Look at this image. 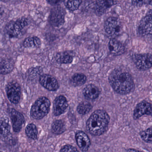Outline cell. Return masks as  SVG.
Listing matches in <instances>:
<instances>
[{"mask_svg": "<svg viewBox=\"0 0 152 152\" xmlns=\"http://www.w3.org/2000/svg\"><path fill=\"white\" fill-rule=\"evenodd\" d=\"M104 29L107 35L112 38L118 36L122 32L121 22L118 18L115 17H110L106 20Z\"/></svg>", "mask_w": 152, "mask_h": 152, "instance_id": "obj_4", "label": "cell"}, {"mask_svg": "<svg viewBox=\"0 0 152 152\" xmlns=\"http://www.w3.org/2000/svg\"><path fill=\"white\" fill-rule=\"evenodd\" d=\"M68 106L66 98L63 95H60L55 99L53 104V115L59 116L65 112Z\"/></svg>", "mask_w": 152, "mask_h": 152, "instance_id": "obj_13", "label": "cell"}, {"mask_svg": "<svg viewBox=\"0 0 152 152\" xmlns=\"http://www.w3.org/2000/svg\"><path fill=\"white\" fill-rule=\"evenodd\" d=\"M116 1H96L95 10L97 13L102 14L106 9L116 4Z\"/></svg>", "mask_w": 152, "mask_h": 152, "instance_id": "obj_17", "label": "cell"}, {"mask_svg": "<svg viewBox=\"0 0 152 152\" xmlns=\"http://www.w3.org/2000/svg\"><path fill=\"white\" fill-rule=\"evenodd\" d=\"M66 11L63 7L57 6L52 10L50 16V21L53 26H59L64 23Z\"/></svg>", "mask_w": 152, "mask_h": 152, "instance_id": "obj_7", "label": "cell"}, {"mask_svg": "<svg viewBox=\"0 0 152 152\" xmlns=\"http://www.w3.org/2000/svg\"><path fill=\"white\" fill-rule=\"evenodd\" d=\"M66 130L65 123L62 120H57L52 125V131L55 134H61Z\"/></svg>", "mask_w": 152, "mask_h": 152, "instance_id": "obj_19", "label": "cell"}, {"mask_svg": "<svg viewBox=\"0 0 152 152\" xmlns=\"http://www.w3.org/2000/svg\"><path fill=\"white\" fill-rule=\"evenodd\" d=\"M82 2V1H65L64 2L69 10L75 11L79 8Z\"/></svg>", "mask_w": 152, "mask_h": 152, "instance_id": "obj_27", "label": "cell"}, {"mask_svg": "<svg viewBox=\"0 0 152 152\" xmlns=\"http://www.w3.org/2000/svg\"><path fill=\"white\" fill-rule=\"evenodd\" d=\"M135 63L138 69L145 70L152 67V54H145L135 56Z\"/></svg>", "mask_w": 152, "mask_h": 152, "instance_id": "obj_9", "label": "cell"}, {"mask_svg": "<svg viewBox=\"0 0 152 152\" xmlns=\"http://www.w3.org/2000/svg\"><path fill=\"white\" fill-rule=\"evenodd\" d=\"M10 116L12 122L13 130L17 133L19 132L25 122L24 116L20 112L13 109L11 110Z\"/></svg>", "mask_w": 152, "mask_h": 152, "instance_id": "obj_12", "label": "cell"}, {"mask_svg": "<svg viewBox=\"0 0 152 152\" xmlns=\"http://www.w3.org/2000/svg\"><path fill=\"white\" fill-rule=\"evenodd\" d=\"M6 90L7 97L10 101L14 104L18 103L21 95L19 85L16 82H10L6 86Z\"/></svg>", "mask_w": 152, "mask_h": 152, "instance_id": "obj_6", "label": "cell"}, {"mask_svg": "<svg viewBox=\"0 0 152 152\" xmlns=\"http://www.w3.org/2000/svg\"><path fill=\"white\" fill-rule=\"evenodd\" d=\"M76 140L77 144L83 152L88 151L91 142L90 139L84 132L79 131L76 134Z\"/></svg>", "mask_w": 152, "mask_h": 152, "instance_id": "obj_14", "label": "cell"}, {"mask_svg": "<svg viewBox=\"0 0 152 152\" xmlns=\"http://www.w3.org/2000/svg\"><path fill=\"white\" fill-rule=\"evenodd\" d=\"M84 96L89 100H94L99 96V89L94 84H89L85 87L83 91Z\"/></svg>", "mask_w": 152, "mask_h": 152, "instance_id": "obj_16", "label": "cell"}, {"mask_svg": "<svg viewBox=\"0 0 152 152\" xmlns=\"http://www.w3.org/2000/svg\"><path fill=\"white\" fill-rule=\"evenodd\" d=\"M42 71L40 68H32L29 69L27 72V76L30 79L34 78L40 75Z\"/></svg>", "mask_w": 152, "mask_h": 152, "instance_id": "obj_28", "label": "cell"}, {"mask_svg": "<svg viewBox=\"0 0 152 152\" xmlns=\"http://www.w3.org/2000/svg\"><path fill=\"white\" fill-rule=\"evenodd\" d=\"M126 152H142L140 151H137V150H135L133 149H129L127 150Z\"/></svg>", "mask_w": 152, "mask_h": 152, "instance_id": "obj_31", "label": "cell"}, {"mask_svg": "<svg viewBox=\"0 0 152 152\" xmlns=\"http://www.w3.org/2000/svg\"><path fill=\"white\" fill-rule=\"evenodd\" d=\"M145 115L152 116V104L146 101H142L136 106L134 110V118L137 120Z\"/></svg>", "mask_w": 152, "mask_h": 152, "instance_id": "obj_8", "label": "cell"}, {"mask_svg": "<svg viewBox=\"0 0 152 152\" xmlns=\"http://www.w3.org/2000/svg\"><path fill=\"white\" fill-rule=\"evenodd\" d=\"M23 44L26 47L38 48L41 45V41L37 37H30L25 39Z\"/></svg>", "mask_w": 152, "mask_h": 152, "instance_id": "obj_20", "label": "cell"}, {"mask_svg": "<svg viewBox=\"0 0 152 152\" xmlns=\"http://www.w3.org/2000/svg\"><path fill=\"white\" fill-rule=\"evenodd\" d=\"M28 24V20L22 18L16 21H10L6 25V30L7 34L11 37L18 36L22 29Z\"/></svg>", "mask_w": 152, "mask_h": 152, "instance_id": "obj_5", "label": "cell"}, {"mask_svg": "<svg viewBox=\"0 0 152 152\" xmlns=\"http://www.w3.org/2000/svg\"><path fill=\"white\" fill-rule=\"evenodd\" d=\"M56 60L60 63L69 64L73 62V57L68 54L61 53L58 54L56 56Z\"/></svg>", "mask_w": 152, "mask_h": 152, "instance_id": "obj_23", "label": "cell"}, {"mask_svg": "<svg viewBox=\"0 0 152 152\" xmlns=\"http://www.w3.org/2000/svg\"><path fill=\"white\" fill-rule=\"evenodd\" d=\"M86 79V76L83 74H76L72 77L71 82L76 86H80L85 84Z\"/></svg>", "mask_w": 152, "mask_h": 152, "instance_id": "obj_24", "label": "cell"}, {"mask_svg": "<svg viewBox=\"0 0 152 152\" xmlns=\"http://www.w3.org/2000/svg\"><path fill=\"white\" fill-rule=\"evenodd\" d=\"M145 2L146 4H152V1H145Z\"/></svg>", "mask_w": 152, "mask_h": 152, "instance_id": "obj_32", "label": "cell"}, {"mask_svg": "<svg viewBox=\"0 0 152 152\" xmlns=\"http://www.w3.org/2000/svg\"><path fill=\"white\" fill-rule=\"evenodd\" d=\"M109 48L112 54L116 56L123 54L125 51L124 45L115 38H112L110 40Z\"/></svg>", "mask_w": 152, "mask_h": 152, "instance_id": "obj_15", "label": "cell"}, {"mask_svg": "<svg viewBox=\"0 0 152 152\" xmlns=\"http://www.w3.org/2000/svg\"><path fill=\"white\" fill-rule=\"evenodd\" d=\"M110 120V117L106 112L97 110L88 120L86 128L92 135L100 136L107 130Z\"/></svg>", "mask_w": 152, "mask_h": 152, "instance_id": "obj_2", "label": "cell"}, {"mask_svg": "<svg viewBox=\"0 0 152 152\" xmlns=\"http://www.w3.org/2000/svg\"><path fill=\"white\" fill-rule=\"evenodd\" d=\"M140 135L143 141L148 143L152 144V129H148L142 131Z\"/></svg>", "mask_w": 152, "mask_h": 152, "instance_id": "obj_26", "label": "cell"}, {"mask_svg": "<svg viewBox=\"0 0 152 152\" xmlns=\"http://www.w3.org/2000/svg\"><path fill=\"white\" fill-rule=\"evenodd\" d=\"M132 3H133V4L136 6H141L142 5L143 2L142 1H132Z\"/></svg>", "mask_w": 152, "mask_h": 152, "instance_id": "obj_30", "label": "cell"}, {"mask_svg": "<svg viewBox=\"0 0 152 152\" xmlns=\"http://www.w3.org/2000/svg\"><path fill=\"white\" fill-rule=\"evenodd\" d=\"M26 135L29 138L33 140L36 139L38 131L35 125L33 124H28L26 127Z\"/></svg>", "mask_w": 152, "mask_h": 152, "instance_id": "obj_22", "label": "cell"}, {"mask_svg": "<svg viewBox=\"0 0 152 152\" xmlns=\"http://www.w3.org/2000/svg\"><path fill=\"white\" fill-rule=\"evenodd\" d=\"M92 109V106L89 103L83 102L80 104L77 108V111L81 115H86Z\"/></svg>", "mask_w": 152, "mask_h": 152, "instance_id": "obj_25", "label": "cell"}, {"mask_svg": "<svg viewBox=\"0 0 152 152\" xmlns=\"http://www.w3.org/2000/svg\"><path fill=\"white\" fill-rule=\"evenodd\" d=\"M0 152H2L1 151H0Z\"/></svg>", "mask_w": 152, "mask_h": 152, "instance_id": "obj_34", "label": "cell"}, {"mask_svg": "<svg viewBox=\"0 0 152 152\" xmlns=\"http://www.w3.org/2000/svg\"><path fill=\"white\" fill-rule=\"evenodd\" d=\"M40 84L45 88L51 91H56L58 88L59 84L57 79L50 75L44 74L40 77Z\"/></svg>", "mask_w": 152, "mask_h": 152, "instance_id": "obj_11", "label": "cell"}, {"mask_svg": "<svg viewBox=\"0 0 152 152\" xmlns=\"http://www.w3.org/2000/svg\"><path fill=\"white\" fill-rule=\"evenodd\" d=\"M14 68L13 63L11 61L4 59L0 61V74L6 75L11 72Z\"/></svg>", "mask_w": 152, "mask_h": 152, "instance_id": "obj_18", "label": "cell"}, {"mask_svg": "<svg viewBox=\"0 0 152 152\" xmlns=\"http://www.w3.org/2000/svg\"><path fill=\"white\" fill-rule=\"evenodd\" d=\"M10 126L8 119H2L0 120V137H6L10 134Z\"/></svg>", "mask_w": 152, "mask_h": 152, "instance_id": "obj_21", "label": "cell"}, {"mask_svg": "<svg viewBox=\"0 0 152 152\" xmlns=\"http://www.w3.org/2000/svg\"><path fill=\"white\" fill-rule=\"evenodd\" d=\"M60 152H79L75 147L70 145H66L63 146Z\"/></svg>", "mask_w": 152, "mask_h": 152, "instance_id": "obj_29", "label": "cell"}, {"mask_svg": "<svg viewBox=\"0 0 152 152\" xmlns=\"http://www.w3.org/2000/svg\"><path fill=\"white\" fill-rule=\"evenodd\" d=\"M50 106V102L48 98L40 97L32 106L30 111L31 116L35 119H42L48 114Z\"/></svg>", "mask_w": 152, "mask_h": 152, "instance_id": "obj_3", "label": "cell"}, {"mask_svg": "<svg viewBox=\"0 0 152 152\" xmlns=\"http://www.w3.org/2000/svg\"><path fill=\"white\" fill-rule=\"evenodd\" d=\"M3 13V10L1 7H0V16Z\"/></svg>", "mask_w": 152, "mask_h": 152, "instance_id": "obj_33", "label": "cell"}, {"mask_svg": "<svg viewBox=\"0 0 152 152\" xmlns=\"http://www.w3.org/2000/svg\"><path fill=\"white\" fill-rule=\"evenodd\" d=\"M138 33L141 35H152V14L143 18L138 27Z\"/></svg>", "mask_w": 152, "mask_h": 152, "instance_id": "obj_10", "label": "cell"}, {"mask_svg": "<svg viewBox=\"0 0 152 152\" xmlns=\"http://www.w3.org/2000/svg\"><path fill=\"white\" fill-rule=\"evenodd\" d=\"M109 79L113 88L120 94H127L134 89V81L128 72L115 70L109 76Z\"/></svg>", "mask_w": 152, "mask_h": 152, "instance_id": "obj_1", "label": "cell"}]
</instances>
